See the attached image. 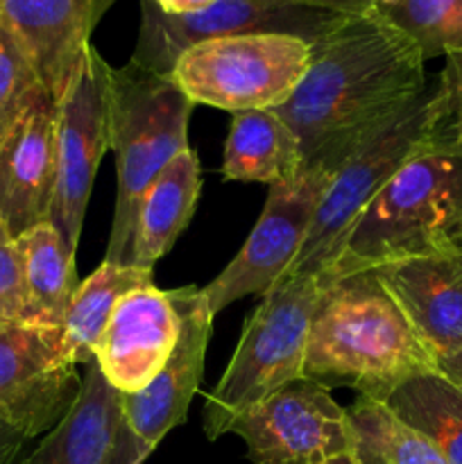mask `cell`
<instances>
[{"label":"cell","instance_id":"cell-4","mask_svg":"<svg viewBox=\"0 0 462 464\" xmlns=\"http://www.w3.org/2000/svg\"><path fill=\"white\" fill-rule=\"evenodd\" d=\"M109 150L116 154V208L104 261L130 266L136 208L148 186L188 145L193 100L170 75L127 63L107 71Z\"/></svg>","mask_w":462,"mask_h":464},{"label":"cell","instance_id":"cell-14","mask_svg":"<svg viewBox=\"0 0 462 464\" xmlns=\"http://www.w3.org/2000/svg\"><path fill=\"white\" fill-rule=\"evenodd\" d=\"M179 326L175 290L145 285L120 299L95 347L93 361L113 390L136 394L148 388L168 362Z\"/></svg>","mask_w":462,"mask_h":464},{"label":"cell","instance_id":"cell-8","mask_svg":"<svg viewBox=\"0 0 462 464\" xmlns=\"http://www.w3.org/2000/svg\"><path fill=\"white\" fill-rule=\"evenodd\" d=\"M351 14L288 0H217L202 12L163 14L140 0V27L130 63L170 75L181 53L195 44L240 34H290L315 44Z\"/></svg>","mask_w":462,"mask_h":464},{"label":"cell","instance_id":"cell-3","mask_svg":"<svg viewBox=\"0 0 462 464\" xmlns=\"http://www.w3.org/2000/svg\"><path fill=\"white\" fill-rule=\"evenodd\" d=\"M462 236V150L433 140L367 204L326 275L374 270Z\"/></svg>","mask_w":462,"mask_h":464},{"label":"cell","instance_id":"cell-20","mask_svg":"<svg viewBox=\"0 0 462 464\" xmlns=\"http://www.w3.org/2000/svg\"><path fill=\"white\" fill-rule=\"evenodd\" d=\"M222 175L226 181L288 184L303 175V157L294 131L274 109L231 113Z\"/></svg>","mask_w":462,"mask_h":464},{"label":"cell","instance_id":"cell-15","mask_svg":"<svg viewBox=\"0 0 462 464\" xmlns=\"http://www.w3.org/2000/svg\"><path fill=\"white\" fill-rule=\"evenodd\" d=\"M374 275L435 361L462 349V236L433 252L383 263Z\"/></svg>","mask_w":462,"mask_h":464},{"label":"cell","instance_id":"cell-1","mask_svg":"<svg viewBox=\"0 0 462 464\" xmlns=\"http://www.w3.org/2000/svg\"><path fill=\"white\" fill-rule=\"evenodd\" d=\"M424 63L419 45L379 5L317 39L297 89L274 109L297 136L303 172L335 175L367 136L428 86Z\"/></svg>","mask_w":462,"mask_h":464},{"label":"cell","instance_id":"cell-18","mask_svg":"<svg viewBox=\"0 0 462 464\" xmlns=\"http://www.w3.org/2000/svg\"><path fill=\"white\" fill-rule=\"evenodd\" d=\"M122 421V394L107 383L98 362H89L68 415L18 464H107Z\"/></svg>","mask_w":462,"mask_h":464},{"label":"cell","instance_id":"cell-22","mask_svg":"<svg viewBox=\"0 0 462 464\" xmlns=\"http://www.w3.org/2000/svg\"><path fill=\"white\" fill-rule=\"evenodd\" d=\"M152 285V270L104 261L86 281L77 284L68 304L63 334L77 365L93 362L95 347L125 295Z\"/></svg>","mask_w":462,"mask_h":464},{"label":"cell","instance_id":"cell-13","mask_svg":"<svg viewBox=\"0 0 462 464\" xmlns=\"http://www.w3.org/2000/svg\"><path fill=\"white\" fill-rule=\"evenodd\" d=\"M175 295L181 326L170 358L148 388L136 394H122V420L145 456H149L175 426L184 424L202 381L204 356L216 317L202 288L186 285L177 288Z\"/></svg>","mask_w":462,"mask_h":464},{"label":"cell","instance_id":"cell-2","mask_svg":"<svg viewBox=\"0 0 462 464\" xmlns=\"http://www.w3.org/2000/svg\"><path fill=\"white\" fill-rule=\"evenodd\" d=\"M302 379L383 401L412 376L438 370L410 320L374 270L320 275Z\"/></svg>","mask_w":462,"mask_h":464},{"label":"cell","instance_id":"cell-6","mask_svg":"<svg viewBox=\"0 0 462 464\" xmlns=\"http://www.w3.org/2000/svg\"><path fill=\"white\" fill-rule=\"evenodd\" d=\"M439 134L438 84H428L408 107L367 136L322 190L306 240L288 276L326 275L338 261L349 231L390 177Z\"/></svg>","mask_w":462,"mask_h":464},{"label":"cell","instance_id":"cell-29","mask_svg":"<svg viewBox=\"0 0 462 464\" xmlns=\"http://www.w3.org/2000/svg\"><path fill=\"white\" fill-rule=\"evenodd\" d=\"M30 440L9 426L7 421L0 420V464H18L25 456V447Z\"/></svg>","mask_w":462,"mask_h":464},{"label":"cell","instance_id":"cell-31","mask_svg":"<svg viewBox=\"0 0 462 464\" xmlns=\"http://www.w3.org/2000/svg\"><path fill=\"white\" fill-rule=\"evenodd\" d=\"M288 3L311 5V7L333 9V12H342V14H361V12H367V9L376 7L374 0H288Z\"/></svg>","mask_w":462,"mask_h":464},{"label":"cell","instance_id":"cell-26","mask_svg":"<svg viewBox=\"0 0 462 464\" xmlns=\"http://www.w3.org/2000/svg\"><path fill=\"white\" fill-rule=\"evenodd\" d=\"M45 93L30 54L0 18V140Z\"/></svg>","mask_w":462,"mask_h":464},{"label":"cell","instance_id":"cell-9","mask_svg":"<svg viewBox=\"0 0 462 464\" xmlns=\"http://www.w3.org/2000/svg\"><path fill=\"white\" fill-rule=\"evenodd\" d=\"M80 390L63 326L0 324V420L34 440L68 415Z\"/></svg>","mask_w":462,"mask_h":464},{"label":"cell","instance_id":"cell-12","mask_svg":"<svg viewBox=\"0 0 462 464\" xmlns=\"http://www.w3.org/2000/svg\"><path fill=\"white\" fill-rule=\"evenodd\" d=\"M333 175L306 170L288 184L267 186V199L252 234L229 266L204 290L213 315L247 295H265L288 276Z\"/></svg>","mask_w":462,"mask_h":464},{"label":"cell","instance_id":"cell-33","mask_svg":"<svg viewBox=\"0 0 462 464\" xmlns=\"http://www.w3.org/2000/svg\"><path fill=\"white\" fill-rule=\"evenodd\" d=\"M438 370L442 372L444 376H448V379H451L457 388H462V349H457L453 356L439 361Z\"/></svg>","mask_w":462,"mask_h":464},{"label":"cell","instance_id":"cell-19","mask_svg":"<svg viewBox=\"0 0 462 464\" xmlns=\"http://www.w3.org/2000/svg\"><path fill=\"white\" fill-rule=\"evenodd\" d=\"M199 159L193 148L172 159L136 208L130 266L152 270L188 227L199 198Z\"/></svg>","mask_w":462,"mask_h":464},{"label":"cell","instance_id":"cell-16","mask_svg":"<svg viewBox=\"0 0 462 464\" xmlns=\"http://www.w3.org/2000/svg\"><path fill=\"white\" fill-rule=\"evenodd\" d=\"M57 172V104L41 95L0 140V220L18 238L50 220Z\"/></svg>","mask_w":462,"mask_h":464},{"label":"cell","instance_id":"cell-28","mask_svg":"<svg viewBox=\"0 0 462 464\" xmlns=\"http://www.w3.org/2000/svg\"><path fill=\"white\" fill-rule=\"evenodd\" d=\"M435 84L439 98V139L462 118V48L447 54L444 71Z\"/></svg>","mask_w":462,"mask_h":464},{"label":"cell","instance_id":"cell-23","mask_svg":"<svg viewBox=\"0 0 462 464\" xmlns=\"http://www.w3.org/2000/svg\"><path fill=\"white\" fill-rule=\"evenodd\" d=\"M403 421L439 449L447 464H462V388L439 370L412 376L383 399Z\"/></svg>","mask_w":462,"mask_h":464},{"label":"cell","instance_id":"cell-17","mask_svg":"<svg viewBox=\"0 0 462 464\" xmlns=\"http://www.w3.org/2000/svg\"><path fill=\"white\" fill-rule=\"evenodd\" d=\"M113 0H0V18L12 27L34 63L45 93L57 104L91 48V32Z\"/></svg>","mask_w":462,"mask_h":464},{"label":"cell","instance_id":"cell-5","mask_svg":"<svg viewBox=\"0 0 462 464\" xmlns=\"http://www.w3.org/2000/svg\"><path fill=\"white\" fill-rule=\"evenodd\" d=\"M320 276H290L263 295L245 322L234 356L204 403V433L217 440L231 421L294 379H302Z\"/></svg>","mask_w":462,"mask_h":464},{"label":"cell","instance_id":"cell-30","mask_svg":"<svg viewBox=\"0 0 462 464\" xmlns=\"http://www.w3.org/2000/svg\"><path fill=\"white\" fill-rule=\"evenodd\" d=\"M148 460V456L143 453V449L139 447V442L134 440V435L130 433L127 424L122 421V429L118 433L116 447H113L111 458L107 464H143Z\"/></svg>","mask_w":462,"mask_h":464},{"label":"cell","instance_id":"cell-21","mask_svg":"<svg viewBox=\"0 0 462 464\" xmlns=\"http://www.w3.org/2000/svg\"><path fill=\"white\" fill-rule=\"evenodd\" d=\"M25 272L30 324L63 326L77 288L75 258L68 254L53 222L45 220L16 238Z\"/></svg>","mask_w":462,"mask_h":464},{"label":"cell","instance_id":"cell-27","mask_svg":"<svg viewBox=\"0 0 462 464\" xmlns=\"http://www.w3.org/2000/svg\"><path fill=\"white\" fill-rule=\"evenodd\" d=\"M3 322H27L30 324V302H27L25 272L16 238L0 220V324Z\"/></svg>","mask_w":462,"mask_h":464},{"label":"cell","instance_id":"cell-10","mask_svg":"<svg viewBox=\"0 0 462 464\" xmlns=\"http://www.w3.org/2000/svg\"><path fill=\"white\" fill-rule=\"evenodd\" d=\"M109 63L91 45L57 102V172L50 222L75 258L100 159L109 150Z\"/></svg>","mask_w":462,"mask_h":464},{"label":"cell","instance_id":"cell-7","mask_svg":"<svg viewBox=\"0 0 462 464\" xmlns=\"http://www.w3.org/2000/svg\"><path fill=\"white\" fill-rule=\"evenodd\" d=\"M308 62L311 44L299 36H222L181 53L170 77L193 104L231 113L276 109L297 89Z\"/></svg>","mask_w":462,"mask_h":464},{"label":"cell","instance_id":"cell-11","mask_svg":"<svg viewBox=\"0 0 462 464\" xmlns=\"http://www.w3.org/2000/svg\"><path fill=\"white\" fill-rule=\"evenodd\" d=\"M229 433L243 440L252 464H322L353 453L347 408L308 379L290 381L247 408Z\"/></svg>","mask_w":462,"mask_h":464},{"label":"cell","instance_id":"cell-24","mask_svg":"<svg viewBox=\"0 0 462 464\" xmlns=\"http://www.w3.org/2000/svg\"><path fill=\"white\" fill-rule=\"evenodd\" d=\"M356 464H447L421 430L385 401L358 394L347 408Z\"/></svg>","mask_w":462,"mask_h":464},{"label":"cell","instance_id":"cell-25","mask_svg":"<svg viewBox=\"0 0 462 464\" xmlns=\"http://www.w3.org/2000/svg\"><path fill=\"white\" fill-rule=\"evenodd\" d=\"M380 12L419 45L426 62L462 48V0H394Z\"/></svg>","mask_w":462,"mask_h":464},{"label":"cell","instance_id":"cell-32","mask_svg":"<svg viewBox=\"0 0 462 464\" xmlns=\"http://www.w3.org/2000/svg\"><path fill=\"white\" fill-rule=\"evenodd\" d=\"M163 14H172V16H179V14H193L202 12L208 5L217 3V0H152Z\"/></svg>","mask_w":462,"mask_h":464},{"label":"cell","instance_id":"cell-35","mask_svg":"<svg viewBox=\"0 0 462 464\" xmlns=\"http://www.w3.org/2000/svg\"><path fill=\"white\" fill-rule=\"evenodd\" d=\"M322 464H356V458H353V453H344V456L331 458V460H326Z\"/></svg>","mask_w":462,"mask_h":464},{"label":"cell","instance_id":"cell-34","mask_svg":"<svg viewBox=\"0 0 462 464\" xmlns=\"http://www.w3.org/2000/svg\"><path fill=\"white\" fill-rule=\"evenodd\" d=\"M435 140H439V143L453 145L456 150H462V118L456 122V125L451 127V130L447 131V134H442L439 139H435Z\"/></svg>","mask_w":462,"mask_h":464},{"label":"cell","instance_id":"cell-36","mask_svg":"<svg viewBox=\"0 0 462 464\" xmlns=\"http://www.w3.org/2000/svg\"><path fill=\"white\" fill-rule=\"evenodd\" d=\"M376 5H379V7H383V5H390V3H394V0H374Z\"/></svg>","mask_w":462,"mask_h":464}]
</instances>
